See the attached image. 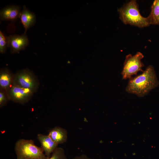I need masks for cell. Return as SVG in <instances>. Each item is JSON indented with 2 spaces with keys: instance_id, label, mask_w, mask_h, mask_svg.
I'll use <instances>...</instances> for the list:
<instances>
[{
  "instance_id": "17",
  "label": "cell",
  "mask_w": 159,
  "mask_h": 159,
  "mask_svg": "<svg viewBox=\"0 0 159 159\" xmlns=\"http://www.w3.org/2000/svg\"><path fill=\"white\" fill-rule=\"evenodd\" d=\"M72 159H92L89 158L86 155L82 154L80 155L77 156L73 158Z\"/></svg>"
},
{
  "instance_id": "1",
  "label": "cell",
  "mask_w": 159,
  "mask_h": 159,
  "mask_svg": "<svg viewBox=\"0 0 159 159\" xmlns=\"http://www.w3.org/2000/svg\"><path fill=\"white\" fill-rule=\"evenodd\" d=\"M159 85L153 67L150 65L140 75L130 79L125 88L128 93L141 97Z\"/></svg>"
},
{
  "instance_id": "2",
  "label": "cell",
  "mask_w": 159,
  "mask_h": 159,
  "mask_svg": "<svg viewBox=\"0 0 159 159\" xmlns=\"http://www.w3.org/2000/svg\"><path fill=\"white\" fill-rule=\"evenodd\" d=\"M118 11L120 19L125 24H129L140 28L150 25L148 17H144L140 14L136 0H131L125 4L118 9Z\"/></svg>"
},
{
  "instance_id": "10",
  "label": "cell",
  "mask_w": 159,
  "mask_h": 159,
  "mask_svg": "<svg viewBox=\"0 0 159 159\" xmlns=\"http://www.w3.org/2000/svg\"><path fill=\"white\" fill-rule=\"evenodd\" d=\"M21 22L24 29V33L33 26L36 22V16L25 6H24L19 17Z\"/></svg>"
},
{
  "instance_id": "14",
  "label": "cell",
  "mask_w": 159,
  "mask_h": 159,
  "mask_svg": "<svg viewBox=\"0 0 159 159\" xmlns=\"http://www.w3.org/2000/svg\"><path fill=\"white\" fill-rule=\"evenodd\" d=\"M47 159H68L65 153L64 149L58 147Z\"/></svg>"
},
{
  "instance_id": "16",
  "label": "cell",
  "mask_w": 159,
  "mask_h": 159,
  "mask_svg": "<svg viewBox=\"0 0 159 159\" xmlns=\"http://www.w3.org/2000/svg\"><path fill=\"white\" fill-rule=\"evenodd\" d=\"M10 100L6 92L2 90H0V108H2Z\"/></svg>"
},
{
  "instance_id": "13",
  "label": "cell",
  "mask_w": 159,
  "mask_h": 159,
  "mask_svg": "<svg viewBox=\"0 0 159 159\" xmlns=\"http://www.w3.org/2000/svg\"><path fill=\"white\" fill-rule=\"evenodd\" d=\"M151 12L148 17L150 25H159V0H155L151 5Z\"/></svg>"
},
{
  "instance_id": "5",
  "label": "cell",
  "mask_w": 159,
  "mask_h": 159,
  "mask_svg": "<svg viewBox=\"0 0 159 159\" xmlns=\"http://www.w3.org/2000/svg\"><path fill=\"white\" fill-rule=\"evenodd\" d=\"M13 84L32 90L35 92L39 86L36 77L31 71L27 69L20 70L14 75Z\"/></svg>"
},
{
  "instance_id": "9",
  "label": "cell",
  "mask_w": 159,
  "mask_h": 159,
  "mask_svg": "<svg viewBox=\"0 0 159 159\" xmlns=\"http://www.w3.org/2000/svg\"><path fill=\"white\" fill-rule=\"evenodd\" d=\"M21 11L19 6L10 5L6 6L0 11V19L14 22L19 18Z\"/></svg>"
},
{
  "instance_id": "4",
  "label": "cell",
  "mask_w": 159,
  "mask_h": 159,
  "mask_svg": "<svg viewBox=\"0 0 159 159\" xmlns=\"http://www.w3.org/2000/svg\"><path fill=\"white\" fill-rule=\"evenodd\" d=\"M144 57L143 54L140 52L134 55L129 54L126 56L121 73L123 80L130 79L138 72L144 71L142 68L144 65L141 61Z\"/></svg>"
},
{
  "instance_id": "8",
  "label": "cell",
  "mask_w": 159,
  "mask_h": 159,
  "mask_svg": "<svg viewBox=\"0 0 159 159\" xmlns=\"http://www.w3.org/2000/svg\"><path fill=\"white\" fill-rule=\"evenodd\" d=\"M37 137L40 143V147L43 150L46 156L48 158H49L58 147V145L48 135L38 134Z\"/></svg>"
},
{
  "instance_id": "7",
  "label": "cell",
  "mask_w": 159,
  "mask_h": 159,
  "mask_svg": "<svg viewBox=\"0 0 159 159\" xmlns=\"http://www.w3.org/2000/svg\"><path fill=\"white\" fill-rule=\"evenodd\" d=\"M9 47L11 53H18L24 49L29 45V40L26 33L19 35L14 34L8 36Z\"/></svg>"
},
{
  "instance_id": "15",
  "label": "cell",
  "mask_w": 159,
  "mask_h": 159,
  "mask_svg": "<svg viewBox=\"0 0 159 159\" xmlns=\"http://www.w3.org/2000/svg\"><path fill=\"white\" fill-rule=\"evenodd\" d=\"M9 47L8 36H6L1 30L0 31V52L4 53Z\"/></svg>"
},
{
  "instance_id": "12",
  "label": "cell",
  "mask_w": 159,
  "mask_h": 159,
  "mask_svg": "<svg viewBox=\"0 0 159 159\" xmlns=\"http://www.w3.org/2000/svg\"><path fill=\"white\" fill-rule=\"evenodd\" d=\"M13 77L14 75L8 69L5 68L1 69L0 72V89L7 92L13 85Z\"/></svg>"
},
{
  "instance_id": "3",
  "label": "cell",
  "mask_w": 159,
  "mask_h": 159,
  "mask_svg": "<svg viewBox=\"0 0 159 159\" xmlns=\"http://www.w3.org/2000/svg\"><path fill=\"white\" fill-rule=\"evenodd\" d=\"M15 151L16 159H47L40 147L32 140L20 139L16 143Z\"/></svg>"
},
{
  "instance_id": "18",
  "label": "cell",
  "mask_w": 159,
  "mask_h": 159,
  "mask_svg": "<svg viewBox=\"0 0 159 159\" xmlns=\"http://www.w3.org/2000/svg\"><path fill=\"white\" fill-rule=\"evenodd\" d=\"M81 83L82 84H84V82L83 81H82Z\"/></svg>"
},
{
  "instance_id": "11",
  "label": "cell",
  "mask_w": 159,
  "mask_h": 159,
  "mask_svg": "<svg viewBox=\"0 0 159 159\" xmlns=\"http://www.w3.org/2000/svg\"><path fill=\"white\" fill-rule=\"evenodd\" d=\"M58 145L65 143L67 139V132L65 129L56 126L50 129L48 134Z\"/></svg>"
},
{
  "instance_id": "6",
  "label": "cell",
  "mask_w": 159,
  "mask_h": 159,
  "mask_svg": "<svg viewBox=\"0 0 159 159\" xmlns=\"http://www.w3.org/2000/svg\"><path fill=\"white\" fill-rule=\"evenodd\" d=\"M6 92L10 100L22 104L27 103L35 92L32 90L13 84Z\"/></svg>"
}]
</instances>
